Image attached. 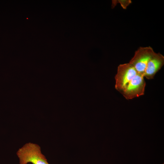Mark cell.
Wrapping results in <instances>:
<instances>
[{
  "mask_svg": "<svg viewBox=\"0 0 164 164\" xmlns=\"http://www.w3.org/2000/svg\"><path fill=\"white\" fill-rule=\"evenodd\" d=\"M16 154L19 159L20 164H49L45 156L41 152L40 147L31 143L25 144L19 149Z\"/></svg>",
  "mask_w": 164,
  "mask_h": 164,
  "instance_id": "1",
  "label": "cell"
},
{
  "mask_svg": "<svg viewBox=\"0 0 164 164\" xmlns=\"http://www.w3.org/2000/svg\"><path fill=\"white\" fill-rule=\"evenodd\" d=\"M137 73L135 68L129 63L120 64L115 77L116 90L121 94L127 84Z\"/></svg>",
  "mask_w": 164,
  "mask_h": 164,
  "instance_id": "2",
  "label": "cell"
},
{
  "mask_svg": "<svg viewBox=\"0 0 164 164\" xmlns=\"http://www.w3.org/2000/svg\"><path fill=\"white\" fill-rule=\"evenodd\" d=\"M155 52L151 46L140 47L135 51L129 63L138 73L143 76L147 63Z\"/></svg>",
  "mask_w": 164,
  "mask_h": 164,
  "instance_id": "3",
  "label": "cell"
},
{
  "mask_svg": "<svg viewBox=\"0 0 164 164\" xmlns=\"http://www.w3.org/2000/svg\"><path fill=\"white\" fill-rule=\"evenodd\" d=\"M144 76L137 73L129 82L121 94L128 100L144 94L146 85Z\"/></svg>",
  "mask_w": 164,
  "mask_h": 164,
  "instance_id": "4",
  "label": "cell"
},
{
  "mask_svg": "<svg viewBox=\"0 0 164 164\" xmlns=\"http://www.w3.org/2000/svg\"><path fill=\"white\" fill-rule=\"evenodd\" d=\"M164 64V56L159 53L155 52L149 59L143 76L148 79L153 78Z\"/></svg>",
  "mask_w": 164,
  "mask_h": 164,
  "instance_id": "5",
  "label": "cell"
},
{
  "mask_svg": "<svg viewBox=\"0 0 164 164\" xmlns=\"http://www.w3.org/2000/svg\"><path fill=\"white\" fill-rule=\"evenodd\" d=\"M121 6L124 9H125L131 3L130 0H119Z\"/></svg>",
  "mask_w": 164,
  "mask_h": 164,
  "instance_id": "6",
  "label": "cell"
},
{
  "mask_svg": "<svg viewBox=\"0 0 164 164\" xmlns=\"http://www.w3.org/2000/svg\"><path fill=\"white\" fill-rule=\"evenodd\" d=\"M163 164H164L163 163Z\"/></svg>",
  "mask_w": 164,
  "mask_h": 164,
  "instance_id": "7",
  "label": "cell"
}]
</instances>
